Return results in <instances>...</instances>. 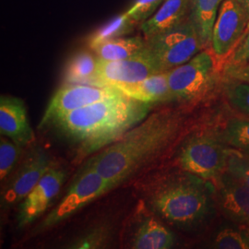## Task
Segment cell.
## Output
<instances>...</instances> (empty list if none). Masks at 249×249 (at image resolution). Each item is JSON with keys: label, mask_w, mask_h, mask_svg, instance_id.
<instances>
[{"label": "cell", "mask_w": 249, "mask_h": 249, "mask_svg": "<svg viewBox=\"0 0 249 249\" xmlns=\"http://www.w3.org/2000/svg\"><path fill=\"white\" fill-rule=\"evenodd\" d=\"M181 111L162 109L149 114L116 142L87 161L109 183L111 189L141 176L170 150L186 129Z\"/></svg>", "instance_id": "cell-1"}, {"label": "cell", "mask_w": 249, "mask_h": 249, "mask_svg": "<svg viewBox=\"0 0 249 249\" xmlns=\"http://www.w3.org/2000/svg\"><path fill=\"white\" fill-rule=\"evenodd\" d=\"M151 109L150 104L121 94L74 110L45 128L68 143L79 161L116 142L149 116Z\"/></svg>", "instance_id": "cell-2"}, {"label": "cell", "mask_w": 249, "mask_h": 249, "mask_svg": "<svg viewBox=\"0 0 249 249\" xmlns=\"http://www.w3.org/2000/svg\"><path fill=\"white\" fill-rule=\"evenodd\" d=\"M141 193L151 213L179 229H196L213 213L210 182L182 168L149 178Z\"/></svg>", "instance_id": "cell-3"}, {"label": "cell", "mask_w": 249, "mask_h": 249, "mask_svg": "<svg viewBox=\"0 0 249 249\" xmlns=\"http://www.w3.org/2000/svg\"><path fill=\"white\" fill-rule=\"evenodd\" d=\"M110 190L112 189L109 183L86 160L73 178L62 200L33 229L32 235L40 234L59 225Z\"/></svg>", "instance_id": "cell-4"}, {"label": "cell", "mask_w": 249, "mask_h": 249, "mask_svg": "<svg viewBox=\"0 0 249 249\" xmlns=\"http://www.w3.org/2000/svg\"><path fill=\"white\" fill-rule=\"evenodd\" d=\"M146 40L147 53L158 73L173 70L206 49L190 18Z\"/></svg>", "instance_id": "cell-5"}, {"label": "cell", "mask_w": 249, "mask_h": 249, "mask_svg": "<svg viewBox=\"0 0 249 249\" xmlns=\"http://www.w3.org/2000/svg\"><path fill=\"white\" fill-rule=\"evenodd\" d=\"M228 152L221 135L201 130L185 140L178 153V164L198 178L215 181L226 169Z\"/></svg>", "instance_id": "cell-6"}, {"label": "cell", "mask_w": 249, "mask_h": 249, "mask_svg": "<svg viewBox=\"0 0 249 249\" xmlns=\"http://www.w3.org/2000/svg\"><path fill=\"white\" fill-rule=\"evenodd\" d=\"M219 62L210 48L167 73L170 89L176 101L196 102L213 90L218 79Z\"/></svg>", "instance_id": "cell-7"}, {"label": "cell", "mask_w": 249, "mask_h": 249, "mask_svg": "<svg viewBox=\"0 0 249 249\" xmlns=\"http://www.w3.org/2000/svg\"><path fill=\"white\" fill-rule=\"evenodd\" d=\"M53 164L52 157L43 147L29 146L16 169L1 185V211L7 212L18 206Z\"/></svg>", "instance_id": "cell-8"}, {"label": "cell", "mask_w": 249, "mask_h": 249, "mask_svg": "<svg viewBox=\"0 0 249 249\" xmlns=\"http://www.w3.org/2000/svg\"><path fill=\"white\" fill-rule=\"evenodd\" d=\"M121 94L124 93L114 86L64 83L47 105L39 128H45L55 119L66 116L74 110Z\"/></svg>", "instance_id": "cell-9"}, {"label": "cell", "mask_w": 249, "mask_h": 249, "mask_svg": "<svg viewBox=\"0 0 249 249\" xmlns=\"http://www.w3.org/2000/svg\"><path fill=\"white\" fill-rule=\"evenodd\" d=\"M249 26V18L238 0H223L214 23L210 49L218 62L230 57Z\"/></svg>", "instance_id": "cell-10"}, {"label": "cell", "mask_w": 249, "mask_h": 249, "mask_svg": "<svg viewBox=\"0 0 249 249\" xmlns=\"http://www.w3.org/2000/svg\"><path fill=\"white\" fill-rule=\"evenodd\" d=\"M176 241L174 232L142 203L127 224L124 244L126 249H169Z\"/></svg>", "instance_id": "cell-11"}, {"label": "cell", "mask_w": 249, "mask_h": 249, "mask_svg": "<svg viewBox=\"0 0 249 249\" xmlns=\"http://www.w3.org/2000/svg\"><path fill=\"white\" fill-rule=\"evenodd\" d=\"M67 172L53 163L30 194L19 203L16 217L18 228L35 223L52 203L67 180Z\"/></svg>", "instance_id": "cell-12"}, {"label": "cell", "mask_w": 249, "mask_h": 249, "mask_svg": "<svg viewBox=\"0 0 249 249\" xmlns=\"http://www.w3.org/2000/svg\"><path fill=\"white\" fill-rule=\"evenodd\" d=\"M153 63L147 52L131 58L107 61L98 58L96 80L98 86H119L132 84L156 74Z\"/></svg>", "instance_id": "cell-13"}, {"label": "cell", "mask_w": 249, "mask_h": 249, "mask_svg": "<svg viewBox=\"0 0 249 249\" xmlns=\"http://www.w3.org/2000/svg\"><path fill=\"white\" fill-rule=\"evenodd\" d=\"M221 211L234 224L249 227V187L227 171L215 180Z\"/></svg>", "instance_id": "cell-14"}, {"label": "cell", "mask_w": 249, "mask_h": 249, "mask_svg": "<svg viewBox=\"0 0 249 249\" xmlns=\"http://www.w3.org/2000/svg\"><path fill=\"white\" fill-rule=\"evenodd\" d=\"M0 134L25 149L34 144L36 136L23 100L11 95L1 96Z\"/></svg>", "instance_id": "cell-15"}, {"label": "cell", "mask_w": 249, "mask_h": 249, "mask_svg": "<svg viewBox=\"0 0 249 249\" xmlns=\"http://www.w3.org/2000/svg\"><path fill=\"white\" fill-rule=\"evenodd\" d=\"M191 12V0H164L151 18L141 24L145 38L158 35L187 20Z\"/></svg>", "instance_id": "cell-16"}, {"label": "cell", "mask_w": 249, "mask_h": 249, "mask_svg": "<svg viewBox=\"0 0 249 249\" xmlns=\"http://www.w3.org/2000/svg\"><path fill=\"white\" fill-rule=\"evenodd\" d=\"M116 88L124 95L151 106L176 101L170 89L166 72L156 73L139 82L119 85Z\"/></svg>", "instance_id": "cell-17"}, {"label": "cell", "mask_w": 249, "mask_h": 249, "mask_svg": "<svg viewBox=\"0 0 249 249\" xmlns=\"http://www.w3.org/2000/svg\"><path fill=\"white\" fill-rule=\"evenodd\" d=\"M91 50L102 60H123L146 53L147 40L141 36L120 37L96 45Z\"/></svg>", "instance_id": "cell-18"}, {"label": "cell", "mask_w": 249, "mask_h": 249, "mask_svg": "<svg viewBox=\"0 0 249 249\" xmlns=\"http://www.w3.org/2000/svg\"><path fill=\"white\" fill-rule=\"evenodd\" d=\"M98 57L95 53L80 51L74 53L66 65L64 71L65 83L96 85V70Z\"/></svg>", "instance_id": "cell-19"}, {"label": "cell", "mask_w": 249, "mask_h": 249, "mask_svg": "<svg viewBox=\"0 0 249 249\" xmlns=\"http://www.w3.org/2000/svg\"><path fill=\"white\" fill-rule=\"evenodd\" d=\"M223 0H191L190 20L196 27L205 48H210L214 23Z\"/></svg>", "instance_id": "cell-20"}, {"label": "cell", "mask_w": 249, "mask_h": 249, "mask_svg": "<svg viewBox=\"0 0 249 249\" xmlns=\"http://www.w3.org/2000/svg\"><path fill=\"white\" fill-rule=\"evenodd\" d=\"M115 237L114 227L107 223H95L70 241L64 248L71 249H107Z\"/></svg>", "instance_id": "cell-21"}, {"label": "cell", "mask_w": 249, "mask_h": 249, "mask_svg": "<svg viewBox=\"0 0 249 249\" xmlns=\"http://www.w3.org/2000/svg\"><path fill=\"white\" fill-rule=\"evenodd\" d=\"M136 25L137 23L126 12L120 14L89 36V46L92 49L102 43L127 36L133 32Z\"/></svg>", "instance_id": "cell-22"}, {"label": "cell", "mask_w": 249, "mask_h": 249, "mask_svg": "<svg viewBox=\"0 0 249 249\" xmlns=\"http://www.w3.org/2000/svg\"><path fill=\"white\" fill-rule=\"evenodd\" d=\"M213 248L219 249H249V227L235 224L220 229L213 241Z\"/></svg>", "instance_id": "cell-23"}, {"label": "cell", "mask_w": 249, "mask_h": 249, "mask_svg": "<svg viewBox=\"0 0 249 249\" xmlns=\"http://www.w3.org/2000/svg\"><path fill=\"white\" fill-rule=\"evenodd\" d=\"M27 149V148H26ZM25 148L13 142L9 138L0 137V181L1 185L9 178L16 169L21 160Z\"/></svg>", "instance_id": "cell-24"}, {"label": "cell", "mask_w": 249, "mask_h": 249, "mask_svg": "<svg viewBox=\"0 0 249 249\" xmlns=\"http://www.w3.org/2000/svg\"><path fill=\"white\" fill-rule=\"evenodd\" d=\"M223 142L232 148L245 151L249 149V120L232 118L221 134Z\"/></svg>", "instance_id": "cell-25"}, {"label": "cell", "mask_w": 249, "mask_h": 249, "mask_svg": "<svg viewBox=\"0 0 249 249\" xmlns=\"http://www.w3.org/2000/svg\"><path fill=\"white\" fill-rule=\"evenodd\" d=\"M224 91L232 107L249 115V83L226 79Z\"/></svg>", "instance_id": "cell-26"}, {"label": "cell", "mask_w": 249, "mask_h": 249, "mask_svg": "<svg viewBox=\"0 0 249 249\" xmlns=\"http://www.w3.org/2000/svg\"><path fill=\"white\" fill-rule=\"evenodd\" d=\"M225 171L249 187V154L236 149L229 150Z\"/></svg>", "instance_id": "cell-27"}, {"label": "cell", "mask_w": 249, "mask_h": 249, "mask_svg": "<svg viewBox=\"0 0 249 249\" xmlns=\"http://www.w3.org/2000/svg\"><path fill=\"white\" fill-rule=\"evenodd\" d=\"M164 0H135L125 12L137 24H142L151 18Z\"/></svg>", "instance_id": "cell-28"}, {"label": "cell", "mask_w": 249, "mask_h": 249, "mask_svg": "<svg viewBox=\"0 0 249 249\" xmlns=\"http://www.w3.org/2000/svg\"><path fill=\"white\" fill-rule=\"evenodd\" d=\"M249 62V26L224 66H236Z\"/></svg>", "instance_id": "cell-29"}, {"label": "cell", "mask_w": 249, "mask_h": 249, "mask_svg": "<svg viewBox=\"0 0 249 249\" xmlns=\"http://www.w3.org/2000/svg\"><path fill=\"white\" fill-rule=\"evenodd\" d=\"M223 77L228 80L249 83V62L236 66H224Z\"/></svg>", "instance_id": "cell-30"}, {"label": "cell", "mask_w": 249, "mask_h": 249, "mask_svg": "<svg viewBox=\"0 0 249 249\" xmlns=\"http://www.w3.org/2000/svg\"><path fill=\"white\" fill-rule=\"evenodd\" d=\"M238 2L240 3L243 9H245L249 18V0H238Z\"/></svg>", "instance_id": "cell-31"}, {"label": "cell", "mask_w": 249, "mask_h": 249, "mask_svg": "<svg viewBox=\"0 0 249 249\" xmlns=\"http://www.w3.org/2000/svg\"><path fill=\"white\" fill-rule=\"evenodd\" d=\"M244 151V152H246V153H247V154H249V149H247V150H245V151Z\"/></svg>", "instance_id": "cell-32"}]
</instances>
